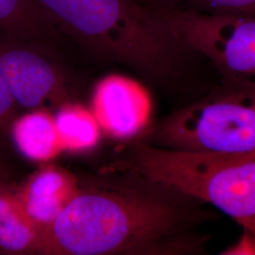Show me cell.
<instances>
[{
    "label": "cell",
    "instance_id": "obj_1",
    "mask_svg": "<svg viewBox=\"0 0 255 255\" xmlns=\"http://www.w3.org/2000/svg\"><path fill=\"white\" fill-rule=\"evenodd\" d=\"M133 172L119 190L85 189L43 233L40 255H203L206 203Z\"/></svg>",
    "mask_w": 255,
    "mask_h": 255
},
{
    "label": "cell",
    "instance_id": "obj_2",
    "mask_svg": "<svg viewBox=\"0 0 255 255\" xmlns=\"http://www.w3.org/2000/svg\"><path fill=\"white\" fill-rule=\"evenodd\" d=\"M60 29L95 54L155 81L171 80L194 56L144 0H34Z\"/></svg>",
    "mask_w": 255,
    "mask_h": 255
},
{
    "label": "cell",
    "instance_id": "obj_3",
    "mask_svg": "<svg viewBox=\"0 0 255 255\" xmlns=\"http://www.w3.org/2000/svg\"><path fill=\"white\" fill-rule=\"evenodd\" d=\"M130 168L213 205L255 236V150L199 153L140 142Z\"/></svg>",
    "mask_w": 255,
    "mask_h": 255
},
{
    "label": "cell",
    "instance_id": "obj_4",
    "mask_svg": "<svg viewBox=\"0 0 255 255\" xmlns=\"http://www.w3.org/2000/svg\"><path fill=\"white\" fill-rule=\"evenodd\" d=\"M146 142L199 153L255 150V89L231 82L175 111L146 129Z\"/></svg>",
    "mask_w": 255,
    "mask_h": 255
},
{
    "label": "cell",
    "instance_id": "obj_5",
    "mask_svg": "<svg viewBox=\"0 0 255 255\" xmlns=\"http://www.w3.org/2000/svg\"><path fill=\"white\" fill-rule=\"evenodd\" d=\"M154 7V6H153ZM174 37L231 82L255 89V18L154 7Z\"/></svg>",
    "mask_w": 255,
    "mask_h": 255
},
{
    "label": "cell",
    "instance_id": "obj_6",
    "mask_svg": "<svg viewBox=\"0 0 255 255\" xmlns=\"http://www.w3.org/2000/svg\"><path fill=\"white\" fill-rule=\"evenodd\" d=\"M0 75L18 107L62 105L69 97L64 71L37 48L35 41L0 33Z\"/></svg>",
    "mask_w": 255,
    "mask_h": 255
},
{
    "label": "cell",
    "instance_id": "obj_7",
    "mask_svg": "<svg viewBox=\"0 0 255 255\" xmlns=\"http://www.w3.org/2000/svg\"><path fill=\"white\" fill-rule=\"evenodd\" d=\"M91 111L106 134L119 140H130L148 128L151 100L146 88L135 80L111 74L95 85Z\"/></svg>",
    "mask_w": 255,
    "mask_h": 255
},
{
    "label": "cell",
    "instance_id": "obj_8",
    "mask_svg": "<svg viewBox=\"0 0 255 255\" xmlns=\"http://www.w3.org/2000/svg\"><path fill=\"white\" fill-rule=\"evenodd\" d=\"M80 190V183L73 174L46 163L26 179L14 193L28 217L44 233Z\"/></svg>",
    "mask_w": 255,
    "mask_h": 255
},
{
    "label": "cell",
    "instance_id": "obj_9",
    "mask_svg": "<svg viewBox=\"0 0 255 255\" xmlns=\"http://www.w3.org/2000/svg\"><path fill=\"white\" fill-rule=\"evenodd\" d=\"M9 131L19 153L29 161L46 164L64 152L54 116L46 110H31L15 117Z\"/></svg>",
    "mask_w": 255,
    "mask_h": 255
},
{
    "label": "cell",
    "instance_id": "obj_10",
    "mask_svg": "<svg viewBox=\"0 0 255 255\" xmlns=\"http://www.w3.org/2000/svg\"><path fill=\"white\" fill-rule=\"evenodd\" d=\"M43 231L28 217L14 190L0 187V255H40Z\"/></svg>",
    "mask_w": 255,
    "mask_h": 255
},
{
    "label": "cell",
    "instance_id": "obj_11",
    "mask_svg": "<svg viewBox=\"0 0 255 255\" xmlns=\"http://www.w3.org/2000/svg\"><path fill=\"white\" fill-rule=\"evenodd\" d=\"M59 29L34 0H0V33L37 42L56 36Z\"/></svg>",
    "mask_w": 255,
    "mask_h": 255
},
{
    "label": "cell",
    "instance_id": "obj_12",
    "mask_svg": "<svg viewBox=\"0 0 255 255\" xmlns=\"http://www.w3.org/2000/svg\"><path fill=\"white\" fill-rule=\"evenodd\" d=\"M60 106L54 120L64 151L80 153L97 146L101 128L91 109L70 102Z\"/></svg>",
    "mask_w": 255,
    "mask_h": 255
},
{
    "label": "cell",
    "instance_id": "obj_13",
    "mask_svg": "<svg viewBox=\"0 0 255 255\" xmlns=\"http://www.w3.org/2000/svg\"><path fill=\"white\" fill-rule=\"evenodd\" d=\"M203 12L255 18V0H191ZM201 11V10H200Z\"/></svg>",
    "mask_w": 255,
    "mask_h": 255
},
{
    "label": "cell",
    "instance_id": "obj_14",
    "mask_svg": "<svg viewBox=\"0 0 255 255\" xmlns=\"http://www.w3.org/2000/svg\"><path fill=\"white\" fill-rule=\"evenodd\" d=\"M17 108L16 102L0 75V134L9 130V125L15 118Z\"/></svg>",
    "mask_w": 255,
    "mask_h": 255
},
{
    "label": "cell",
    "instance_id": "obj_15",
    "mask_svg": "<svg viewBox=\"0 0 255 255\" xmlns=\"http://www.w3.org/2000/svg\"><path fill=\"white\" fill-rule=\"evenodd\" d=\"M220 255H255V236L250 231L242 230L237 241L226 248Z\"/></svg>",
    "mask_w": 255,
    "mask_h": 255
},
{
    "label": "cell",
    "instance_id": "obj_16",
    "mask_svg": "<svg viewBox=\"0 0 255 255\" xmlns=\"http://www.w3.org/2000/svg\"><path fill=\"white\" fill-rule=\"evenodd\" d=\"M154 7H177L181 0H144Z\"/></svg>",
    "mask_w": 255,
    "mask_h": 255
},
{
    "label": "cell",
    "instance_id": "obj_17",
    "mask_svg": "<svg viewBox=\"0 0 255 255\" xmlns=\"http://www.w3.org/2000/svg\"><path fill=\"white\" fill-rule=\"evenodd\" d=\"M7 173H6V169L3 166V164L0 163V187L4 186V185H9L7 183Z\"/></svg>",
    "mask_w": 255,
    "mask_h": 255
}]
</instances>
